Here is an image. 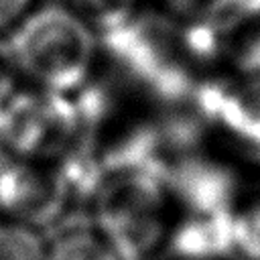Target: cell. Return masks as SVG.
Returning a JSON list of instances; mask_svg holds the SVG:
<instances>
[{"label": "cell", "mask_w": 260, "mask_h": 260, "mask_svg": "<svg viewBox=\"0 0 260 260\" xmlns=\"http://www.w3.org/2000/svg\"><path fill=\"white\" fill-rule=\"evenodd\" d=\"M4 55L24 85L77 95L104 65L102 39L65 0H39L4 37Z\"/></svg>", "instance_id": "6da1fadb"}, {"label": "cell", "mask_w": 260, "mask_h": 260, "mask_svg": "<svg viewBox=\"0 0 260 260\" xmlns=\"http://www.w3.org/2000/svg\"><path fill=\"white\" fill-rule=\"evenodd\" d=\"M100 39L104 63L160 108H187L199 79L207 75L185 26L152 4Z\"/></svg>", "instance_id": "7a4b0ae2"}, {"label": "cell", "mask_w": 260, "mask_h": 260, "mask_svg": "<svg viewBox=\"0 0 260 260\" xmlns=\"http://www.w3.org/2000/svg\"><path fill=\"white\" fill-rule=\"evenodd\" d=\"M85 205L87 221L122 260H162L181 217L165 175L146 167L104 173Z\"/></svg>", "instance_id": "3957f363"}, {"label": "cell", "mask_w": 260, "mask_h": 260, "mask_svg": "<svg viewBox=\"0 0 260 260\" xmlns=\"http://www.w3.org/2000/svg\"><path fill=\"white\" fill-rule=\"evenodd\" d=\"M24 87L10 102L12 108L6 116L10 154L61 165L79 148L83 138V114L77 95Z\"/></svg>", "instance_id": "277c9868"}, {"label": "cell", "mask_w": 260, "mask_h": 260, "mask_svg": "<svg viewBox=\"0 0 260 260\" xmlns=\"http://www.w3.org/2000/svg\"><path fill=\"white\" fill-rule=\"evenodd\" d=\"M187 108L221 150L260 162V81L211 71L199 79Z\"/></svg>", "instance_id": "5b68a950"}, {"label": "cell", "mask_w": 260, "mask_h": 260, "mask_svg": "<svg viewBox=\"0 0 260 260\" xmlns=\"http://www.w3.org/2000/svg\"><path fill=\"white\" fill-rule=\"evenodd\" d=\"M75 203V187L57 162L12 156L0 167V219L43 230L65 217Z\"/></svg>", "instance_id": "8992f818"}, {"label": "cell", "mask_w": 260, "mask_h": 260, "mask_svg": "<svg viewBox=\"0 0 260 260\" xmlns=\"http://www.w3.org/2000/svg\"><path fill=\"white\" fill-rule=\"evenodd\" d=\"M183 26L223 30L260 14V0H148Z\"/></svg>", "instance_id": "52a82bcc"}, {"label": "cell", "mask_w": 260, "mask_h": 260, "mask_svg": "<svg viewBox=\"0 0 260 260\" xmlns=\"http://www.w3.org/2000/svg\"><path fill=\"white\" fill-rule=\"evenodd\" d=\"M47 260H122L108 240L87 221L61 228L49 238Z\"/></svg>", "instance_id": "ba28073f"}, {"label": "cell", "mask_w": 260, "mask_h": 260, "mask_svg": "<svg viewBox=\"0 0 260 260\" xmlns=\"http://www.w3.org/2000/svg\"><path fill=\"white\" fill-rule=\"evenodd\" d=\"M232 258L260 260V187H252L230 215Z\"/></svg>", "instance_id": "9c48e42d"}, {"label": "cell", "mask_w": 260, "mask_h": 260, "mask_svg": "<svg viewBox=\"0 0 260 260\" xmlns=\"http://www.w3.org/2000/svg\"><path fill=\"white\" fill-rule=\"evenodd\" d=\"M102 37L132 20L148 0H65Z\"/></svg>", "instance_id": "30bf717a"}, {"label": "cell", "mask_w": 260, "mask_h": 260, "mask_svg": "<svg viewBox=\"0 0 260 260\" xmlns=\"http://www.w3.org/2000/svg\"><path fill=\"white\" fill-rule=\"evenodd\" d=\"M49 254V238H45L43 230L0 219V260H47Z\"/></svg>", "instance_id": "8fae6325"}, {"label": "cell", "mask_w": 260, "mask_h": 260, "mask_svg": "<svg viewBox=\"0 0 260 260\" xmlns=\"http://www.w3.org/2000/svg\"><path fill=\"white\" fill-rule=\"evenodd\" d=\"M37 2L39 0H0V39H4Z\"/></svg>", "instance_id": "7c38bea8"}, {"label": "cell", "mask_w": 260, "mask_h": 260, "mask_svg": "<svg viewBox=\"0 0 260 260\" xmlns=\"http://www.w3.org/2000/svg\"><path fill=\"white\" fill-rule=\"evenodd\" d=\"M162 260H177V258H162Z\"/></svg>", "instance_id": "4fadbf2b"}]
</instances>
